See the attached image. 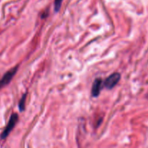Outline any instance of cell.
Here are the masks:
<instances>
[{
    "mask_svg": "<svg viewBox=\"0 0 148 148\" xmlns=\"http://www.w3.org/2000/svg\"><path fill=\"white\" fill-rule=\"evenodd\" d=\"M17 120H18V115L17 114H12L11 117L10 119V121H9L8 124H7V127L4 129V131H3L2 134L1 135V139H5L7 136L9 135L10 132H11L12 130H13V128L14 127L15 124H17Z\"/></svg>",
    "mask_w": 148,
    "mask_h": 148,
    "instance_id": "obj_1",
    "label": "cell"
},
{
    "mask_svg": "<svg viewBox=\"0 0 148 148\" xmlns=\"http://www.w3.org/2000/svg\"><path fill=\"white\" fill-rule=\"evenodd\" d=\"M17 71V66H14L13 69H12L11 70L8 71V72H7V73L3 76V77L0 79V88H3L4 86L7 85V84L12 80V79L14 75L16 74Z\"/></svg>",
    "mask_w": 148,
    "mask_h": 148,
    "instance_id": "obj_3",
    "label": "cell"
},
{
    "mask_svg": "<svg viewBox=\"0 0 148 148\" xmlns=\"http://www.w3.org/2000/svg\"><path fill=\"white\" fill-rule=\"evenodd\" d=\"M103 81L101 78H98L94 81L92 87V95L93 97H97L101 92L102 88Z\"/></svg>",
    "mask_w": 148,
    "mask_h": 148,
    "instance_id": "obj_4",
    "label": "cell"
},
{
    "mask_svg": "<svg viewBox=\"0 0 148 148\" xmlns=\"http://www.w3.org/2000/svg\"><path fill=\"white\" fill-rule=\"evenodd\" d=\"M63 0H55L54 1V10L56 12H58L61 8L62 3Z\"/></svg>",
    "mask_w": 148,
    "mask_h": 148,
    "instance_id": "obj_6",
    "label": "cell"
},
{
    "mask_svg": "<svg viewBox=\"0 0 148 148\" xmlns=\"http://www.w3.org/2000/svg\"><path fill=\"white\" fill-rule=\"evenodd\" d=\"M120 78H121V75L119 73H118V72L111 74L104 81V86L106 88H108V89H112L119 82Z\"/></svg>",
    "mask_w": 148,
    "mask_h": 148,
    "instance_id": "obj_2",
    "label": "cell"
},
{
    "mask_svg": "<svg viewBox=\"0 0 148 148\" xmlns=\"http://www.w3.org/2000/svg\"><path fill=\"white\" fill-rule=\"evenodd\" d=\"M25 99H26V94H25V95L23 96V98H22V99L20 100V103H19V108H20V111H22L24 110L25 101Z\"/></svg>",
    "mask_w": 148,
    "mask_h": 148,
    "instance_id": "obj_5",
    "label": "cell"
}]
</instances>
